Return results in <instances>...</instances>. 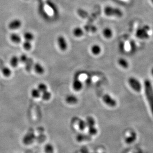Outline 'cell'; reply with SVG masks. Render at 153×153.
I'll return each mask as SVG.
<instances>
[{
	"label": "cell",
	"mask_w": 153,
	"mask_h": 153,
	"mask_svg": "<svg viewBox=\"0 0 153 153\" xmlns=\"http://www.w3.org/2000/svg\"><path fill=\"white\" fill-rule=\"evenodd\" d=\"M103 11L105 15L107 17L121 18L123 16V11L118 7H114L112 6H106L104 8Z\"/></svg>",
	"instance_id": "obj_1"
},
{
	"label": "cell",
	"mask_w": 153,
	"mask_h": 153,
	"mask_svg": "<svg viewBox=\"0 0 153 153\" xmlns=\"http://www.w3.org/2000/svg\"><path fill=\"white\" fill-rule=\"evenodd\" d=\"M145 93L147 100L149 102L152 112L153 115V89L151 83L149 80H146L145 83Z\"/></svg>",
	"instance_id": "obj_2"
},
{
	"label": "cell",
	"mask_w": 153,
	"mask_h": 153,
	"mask_svg": "<svg viewBox=\"0 0 153 153\" xmlns=\"http://www.w3.org/2000/svg\"><path fill=\"white\" fill-rule=\"evenodd\" d=\"M57 44L59 50L65 52L68 48V44L66 38L63 35H59L57 38Z\"/></svg>",
	"instance_id": "obj_3"
},
{
	"label": "cell",
	"mask_w": 153,
	"mask_h": 153,
	"mask_svg": "<svg viewBox=\"0 0 153 153\" xmlns=\"http://www.w3.org/2000/svg\"><path fill=\"white\" fill-rule=\"evenodd\" d=\"M150 28L149 26H143L142 27L139 28L136 31L137 37L140 39H147L149 37L148 32Z\"/></svg>",
	"instance_id": "obj_4"
},
{
	"label": "cell",
	"mask_w": 153,
	"mask_h": 153,
	"mask_svg": "<svg viewBox=\"0 0 153 153\" xmlns=\"http://www.w3.org/2000/svg\"><path fill=\"white\" fill-rule=\"evenodd\" d=\"M35 139V135L33 131H30L26 133L24 136L22 142L25 145H30L33 143Z\"/></svg>",
	"instance_id": "obj_5"
},
{
	"label": "cell",
	"mask_w": 153,
	"mask_h": 153,
	"mask_svg": "<svg viewBox=\"0 0 153 153\" xmlns=\"http://www.w3.org/2000/svg\"><path fill=\"white\" fill-rule=\"evenodd\" d=\"M22 20L19 19H13L9 21L8 24V28L9 29L18 30L21 28L22 26Z\"/></svg>",
	"instance_id": "obj_6"
},
{
	"label": "cell",
	"mask_w": 153,
	"mask_h": 153,
	"mask_svg": "<svg viewBox=\"0 0 153 153\" xmlns=\"http://www.w3.org/2000/svg\"><path fill=\"white\" fill-rule=\"evenodd\" d=\"M129 83L131 87L136 92H140L141 89V85L140 82L134 78H130L129 79Z\"/></svg>",
	"instance_id": "obj_7"
},
{
	"label": "cell",
	"mask_w": 153,
	"mask_h": 153,
	"mask_svg": "<svg viewBox=\"0 0 153 153\" xmlns=\"http://www.w3.org/2000/svg\"><path fill=\"white\" fill-rule=\"evenodd\" d=\"M102 100L104 103L110 107H115V106L116 105V103L115 101L108 94L104 95L103 96Z\"/></svg>",
	"instance_id": "obj_8"
},
{
	"label": "cell",
	"mask_w": 153,
	"mask_h": 153,
	"mask_svg": "<svg viewBox=\"0 0 153 153\" xmlns=\"http://www.w3.org/2000/svg\"><path fill=\"white\" fill-rule=\"evenodd\" d=\"M90 51L94 55H99L102 52V47L98 44H94L90 47Z\"/></svg>",
	"instance_id": "obj_9"
},
{
	"label": "cell",
	"mask_w": 153,
	"mask_h": 153,
	"mask_svg": "<svg viewBox=\"0 0 153 153\" xmlns=\"http://www.w3.org/2000/svg\"><path fill=\"white\" fill-rule=\"evenodd\" d=\"M102 34L105 39H110L113 37V31L111 28L106 27L102 30Z\"/></svg>",
	"instance_id": "obj_10"
},
{
	"label": "cell",
	"mask_w": 153,
	"mask_h": 153,
	"mask_svg": "<svg viewBox=\"0 0 153 153\" xmlns=\"http://www.w3.org/2000/svg\"><path fill=\"white\" fill-rule=\"evenodd\" d=\"M72 34L74 37L76 38H81L84 35V31L80 26H76L72 30Z\"/></svg>",
	"instance_id": "obj_11"
},
{
	"label": "cell",
	"mask_w": 153,
	"mask_h": 153,
	"mask_svg": "<svg viewBox=\"0 0 153 153\" xmlns=\"http://www.w3.org/2000/svg\"><path fill=\"white\" fill-rule=\"evenodd\" d=\"M9 39L12 42L19 44L22 42V37H20V35L16 33H13L9 36Z\"/></svg>",
	"instance_id": "obj_12"
},
{
	"label": "cell",
	"mask_w": 153,
	"mask_h": 153,
	"mask_svg": "<svg viewBox=\"0 0 153 153\" xmlns=\"http://www.w3.org/2000/svg\"><path fill=\"white\" fill-rule=\"evenodd\" d=\"M65 100L67 103L71 104V105L76 104V103H77L78 102L77 97L76 96H75L74 95H72V94L68 95V96H67Z\"/></svg>",
	"instance_id": "obj_13"
},
{
	"label": "cell",
	"mask_w": 153,
	"mask_h": 153,
	"mask_svg": "<svg viewBox=\"0 0 153 153\" xmlns=\"http://www.w3.org/2000/svg\"><path fill=\"white\" fill-rule=\"evenodd\" d=\"M73 88L76 91H80L82 89L83 87V84L82 83L81 81H80L78 78H75L73 82Z\"/></svg>",
	"instance_id": "obj_14"
},
{
	"label": "cell",
	"mask_w": 153,
	"mask_h": 153,
	"mask_svg": "<svg viewBox=\"0 0 153 153\" xmlns=\"http://www.w3.org/2000/svg\"><path fill=\"white\" fill-rule=\"evenodd\" d=\"M23 37L24 40L32 42V41L34 40L35 36L34 34L32 32L26 31L24 33Z\"/></svg>",
	"instance_id": "obj_15"
},
{
	"label": "cell",
	"mask_w": 153,
	"mask_h": 153,
	"mask_svg": "<svg viewBox=\"0 0 153 153\" xmlns=\"http://www.w3.org/2000/svg\"><path fill=\"white\" fill-rule=\"evenodd\" d=\"M76 139L78 141L80 142H82L84 141H87V140H90L91 139V137L90 135H86L84 134H79L77 135L76 136Z\"/></svg>",
	"instance_id": "obj_16"
},
{
	"label": "cell",
	"mask_w": 153,
	"mask_h": 153,
	"mask_svg": "<svg viewBox=\"0 0 153 153\" xmlns=\"http://www.w3.org/2000/svg\"><path fill=\"white\" fill-rule=\"evenodd\" d=\"M34 69L36 73L39 74H42L44 72V68L40 63H36L33 66Z\"/></svg>",
	"instance_id": "obj_17"
},
{
	"label": "cell",
	"mask_w": 153,
	"mask_h": 153,
	"mask_svg": "<svg viewBox=\"0 0 153 153\" xmlns=\"http://www.w3.org/2000/svg\"><path fill=\"white\" fill-rule=\"evenodd\" d=\"M118 64L120 67L123 68H127L129 67V64L128 61L125 59L124 58H119L117 61Z\"/></svg>",
	"instance_id": "obj_18"
},
{
	"label": "cell",
	"mask_w": 153,
	"mask_h": 153,
	"mask_svg": "<svg viewBox=\"0 0 153 153\" xmlns=\"http://www.w3.org/2000/svg\"><path fill=\"white\" fill-rule=\"evenodd\" d=\"M10 65L13 67H16L19 65L20 61L19 57L16 55H13L11 58L10 59Z\"/></svg>",
	"instance_id": "obj_19"
},
{
	"label": "cell",
	"mask_w": 153,
	"mask_h": 153,
	"mask_svg": "<svg viewBox=\"0 0 153 153\" xmlns=\"http://www.w3.org/2000/svg\"><path fill=\"white\" fill-rule=\"evenodd\" d=\"M22 48L24 49L27 51H29L31 50L32 48V42L28 41H24V42L22 43Z\"/></svg>",
	"instance_id": "obj_20"
},
{
	"label": "cell",
	"mask_w": 153,
	"mask_h": 153,
	"mask_svg": "<svg viewBox=\"0 0 153 153\" xmlns=\"http://www.w3.org/2000/svg\"><path fill=\"white\" fill-rule=\"evenodd\" d=\"M86 122V124H87V126L88 127L94 126L95 124H96L95 120L92 116L87 117Z\"/></svg>",
	"instance_id": "obj_21"
},
{
	"label": "cell",
	"mask_w": 153,
	"mask_h": 153,
	"mask_svg": "<svg viewBox=\"0 0 153 153\" xmlns=\"http://www.w3.org/2000/svg\"><path fill=\"white\" fill-rule=\"evenodd\" d=\"M2 72L3 75L5 77H9L11 74V69L8 67H5L2 69Z\"/></svg>",
	"instance_id": "obj_22"
},
{
	"label": "cell",
	"mask_w": 153,
	"mask_h": 153,
	"mask_svg": "<svg viewBox=\"0 0 153 153\" xmlns=\"http://www.w3.org/2000/svg\"><path fill=\"white\" fill-rule=\"evenodd\" d=\"M78 127L79 128V129L81 130H84L86 129V128L87 127V124H86V122L85 120H80L78 122Z\"/></svg>",
	"instance_id": "obj_23"
},
{
	"label": "cell",
	"mask_w": 153,
	"mask_h": 153,
	"mask_svg": "<svg viewBox=\"0 0 153 153\" xmlns=\"http://www.w3.org/2000/svg\"><path fill=\"white\" fill-rule=\"evenodd\" d=\"M44 151L45 153H53V146L51 144H46L44 147Z\"/></svg>",
	"instance_id": "obj_24"
},
{
	"label": "cell",
	"mask_w": 153,
	"mask_h": 153,
	"mask_svg": "<svg viewBox=\"0 0 153 153\" xmlns=\"http://www.w3.org/2000/svg\"><path fill=\"white\" fill-rule=\"evenodd\" d=\"M31 95L33 98H38L40 96V92L38 90V89L34 88L32 90Z\"/></svg>",
	"instance_id": "obj_25"
},
{
	"label": "cell",
	"mask_w": 153,
	"mask_h": 153,
	"mask_svg": "<svg viewBox=\"0 0 153 153\" xmlns=\"http://www.w3.org/2000/svg\"><path fill=\"white\" fill-rule=\"evenodd\" d=\"M42 99L43 100L45 101H47L50 99L51 97V94L49 91L47 90L45 91L44 92L42 93Z\"/></svg>",
	"instance_id": "obj_26"
},
{
	"label": "cell",
	"mask_w": 153,
	"mask_h": 153,
	"mask_svg": "<svg viewBox=\"0 0 153 153\" xmlns=\"http://www.w3.org/2000/svg\"><path fill=\"white\" fill-rule=\"evenodd\" d=\"M38 89L40 92V93H43L47 90V87L44 83H40L38 85Z\"/></svg>",
	"instance_id": "obj_27"
},
{
	"label": "cell",
	"mask_w": 153,
	"mask_h": 153,
	"mask_svg": "<svg viewBox=\"0 0 153 153\" xmlns=\"http://www.w3.org/2000/svg\"><path fill=\"white\" fill-rule=\"evenodd\" d=\"M88 131H89V134L90 135H94L96 134V133L98 132V130L96 129V128L94 127V126L89 127Z\"/></svg>",
	"instance_id": "obj_28"
},
{
	"label": "cell",
	"mask_w": 153,
	"mask_h": 153,
	"mask_svg": "<svg viewBox=\"0 0 153 153\" xmlns=\"http://www.w3.org/2000/svg\"><path fill=\"white\" fill-rule=\"evenodd\" d=\"M19 59H20V63H26L28 60V56L26 55L22 54L20 55V57H19Z\"/></svg>",
	"instance_id": "obj_29"
},
{
	"label": "cell",
	"mask_w": 153,
	"mask_h": 153,
	"mask_svg": "<svg viewBox=\"0 0 153 153\" xmlns=\"http://www.w3.org/2000/svg\"><path fill=\"white\" fill-rule=\"evenodd\" d=\"M81 153H89V151L87 148L83 147L81 149Z\"/></svg>",
	"instance_id": "obj_30"
},
{
	"label": "cell",
	"mask_w": 153,
	"mask_h": 153,
	"mask_svg": "<svg viewBox=\"0 0 153 153\" xmlns=\"http://www.w3.org/2000/svg\"><path fill=\"white\" fill-rule=\"evenodd\" d=\"M151 74L153 75V67L151 69Z\"/></svg>",
	"instance_id": "obj_31"
},
{
	"label": "cell",
	"mask_w": 153,
	"mask_h": 153,
	"mask_svg": "<svg viewBox=\"0 0 153 153\" xmlns=\"http://www.w3.org/2000/svg\"><path fill=\"white\" fill-rule=\"evenodd\" d=\"M151 1V2L152 4L153 5V0H150Z\"/></svg>",
	"instance_id": "obj_32"
}]
</instances>
